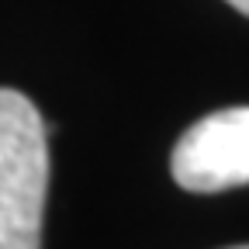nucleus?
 Masks as SVG:
<instances>
[{"instance_id":"obj_2","label":"nucleus","mask_w":249,"mask_h":249,"mask_svg":"<svg viewBox=\"0 0 249 249\" xmlns=\"http://www.w3.org/2000/svg\"><path fill=\"white\" fill-rule=\"evenodd\" d=\"M173 180L191 194L249 183V107H222L187 128L170 156Z\"/></svg>"},{"instance_id":"obj_3","label":"nucleus","mask_w":249,"mask_h":249,"mask_svg":"<svg viewBox=\"0 0 249 249\" xmlns=\"http://www.w3.org/2000/svg\"><path fill=\"white\" fill-rule=\"evenodd\" d=\"M225 4H232L235 11H242V14L249 18V0H225Z\"/></svg>"},{"instance_id":"obj_4","label":"nucleus","mask_w":249,"mask_h":249,"mask_svg":"<svg viewBox=\"0 0 249 249\" xmlns=\"http://www.w3.org/2000/svg\"><path fill=\"white\" fill-rule=\"evenodd\" d=\"M229 249H249V246H229Z\"/></svg>"},{"instance_id":"obj_1","label":"nucleus","mask_w":249,"mask_h":249,"mask_svg":"<svg viewBox=\"0 0 249 249\" xmlns=\"http://www.w3.org/2000/svg\"><path fill=\"white\" fill-rule=\"evenodd\" d=\"M49 142L38 107L0 87V249H42Z\"/></svg>"}]
</instances>
